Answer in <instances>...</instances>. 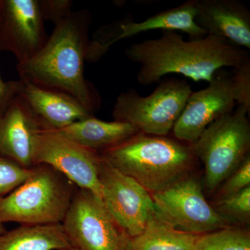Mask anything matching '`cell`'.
<instances>
[{
    "label": "cell",
    "instance_id": "obj_1",
    "mask_svg": "<svg viewBox=\"0 0 250 250\" xmlns=\"http://www.w3.org/2000/svg\"><path fill=\"white\" fill-rule=\"evenodd\" d=\"M126 58L139 65L137 80L149 85L168 74H179L194 82H210L223 67L236 68L250 62V52L223 38L206 36L185 41L174 31H162L159 39L132 44Z\"/></svg>",
    "mask_w": 250,
    "mask_h": 250
},
{
    "label": "cell",
    "instance_id": "obj_2",
    "mask_svg": "<svg viewBox=\"0 0 250 250\" xmlns=\"http://www.w3.org/2000/svg\"><path fill=\"white\" fill-rule=\"evenodd\" d=\"M91 16L80 10L55 26L42 49L17 64L20 80L70 95L91 112L98 109V94L84 77Z\"/></svg>",
    "mask_w": 250,
    "mask_h": 250
},
{
    "label": "cell",
    "instance_id": "obj_3",
    "mask_svg": "<svg viewBox=\"0 0 250 250\" xmlns=\"http://www.w3.org/2000/svg\"><path fill=\"white\" fill-rule=\"evenodd\" d=\"M100 156L151 195L188 177L197 160L192 143L141 132Z\"/></svg>",
    "mask_w": 250,
    "mask_h": 250
},
{
    "label": "cell",
    "instance_id": "obj_4",
    "mask_svg": "<svg viewBox=\"0 0 250 250\" xmlns=\"http://www.w3.org/2000/svg\"><path fill=\"white\" fill-rule=\"evenodd\" d=\"M76 188L75 184L52 166H35L22 185L0 197V223L62 224Z\"/></svg>",
    "mask_w": 250,
    "mask_h": 250
},
{
    "label": "cell",
    "instance_id": "obj_5",
    "mask_svg": "<svg viewBox=\"0 0 250 250\" xmlns=\"http://www.w3.org/2000/svg\"><path fill=\"white\" fill-rule=\"evenodd\" d=\"M250 111L237 106L208 125L192 144L197 159L205 166V184L210 192L250 156Z\"/></svg>",
    "mask_w": 250,
    "mask_h": 250
},
{
    "label": "cell",
    "instance_id": "obj_6",
    "mask_svg": "<svg viewBox=\"0 0 250 250\" xmlns=\"http://www.w3.org/2000/svg\"><path fill=\"white\" fill-rule=\"evenodd\" d=\"M192 93L185 80L171 77L160 81L150 95L142 97L135 90L123 92L113 106L114 121L128 123L139 132L166 136Z\"/></svg>",
    "mask_w": 250,
    "mask_h": 250
},
{
    "label": "cell",
    "instance_id": "obj_7",
    "mask_svg": "<svg viewBox=\"0 0 250 250\" xmlns=\"http://www.w3.org/2000/svg\"><path fill=\"white\" fill-rule=\"evenodd\" d=\"M62 226L77 250H130L131 238L116 223L101 198L77 188Z\"/></svg>",
    "mask_w": 250,
    "mask_h": 250
},
{
    "label": "cell",
    "instance_id": "obj_8",
    "mask_svg": "<svg viewBox=\"0 0 250 250\" xmlns=\"http://www.w3.org/2000/svg\"><path fill=\"white\" fill-rule=\"evenodd\" d=\"M152 197L156 215L174 229L200 236L228 228L226 220L206 200L201 184L191 176Z\"/></svg>",
    "mask_w": 250,
    "mask_h": 250
},
{
    "label": "cell",
    "instance_id": "obj_9",
    "mask_svg": "<svg viewBox=\"0 0 250 250\" xmlns=\"http://www.w3.org/2000/svg\"><path fill=\"white\" fill-rule=\"evenodd\" d=\"M100 182L102 200L110 214L131 238L139 236L155 213L152 195L103 158Z\"/></svg>",
    "mask_w": 250,
    "mask_h": 250
},
{
    "label": "cell",
    "instance_id": "obj_10",
    "mask_svg": "<svg viewBox=\"0 0 250 250\" xmlns=\"http://www.w3.org/2000/svg\"><path fill=\"white\" fill-rule=\"evenodd\" d=\"M34 163L35 166H52L77 188L89 190L102 199L101 156L67 139L59 131L39 133Z\"/></svg>",
    "mask_w": 250,
    "mask_h": 250
},
{
    "label": "cell",
    "instance_id": "obj_11",
    "mask_svg": "<svg viewBox=\"0 0 250 250\" xmlns=\"http://www.w3.org/2000/svg\"><path fill=\"white\" fill-rule=\"evenodd\" d=\"M236 106L232 73L219 70L207 88L190 94L172 128L174 138L195 142L208 125Z\"/></svg>",
    "mask_w": 250,
    "mask_h": 250
},
{
    "label": "cell",
    "instance_id": "obj_12",
    "mask_svg": "<svg viewBox=\"0 0 250 250\" xmlns=\"http://www.w3.org/2000/svg\"><path fill=\"white\" fill-rule=\"evenodd\" d=\"M39 0H1L0 51L14 54L18 63L34 57L47 38Z\"/></svg>",
    "mask_w": 250,
    "mask_h": 250
},
{
    "label": "cell",
    "instance_id": "obj_13",
    "mask_svg": "<svg viewBox=\"0 0 250 250\" xmlns=\"http://www.w3.org/2000/svg\"><path fill=\"white\" fill-rule=\"evenodd\" d=\"M18 97L29 108L41 131H59L93 113L67 94L19 80Z\"/></svg>",
    "mask_w": 250,
    "mask_h": 250
},
{
    "label": "cell",
    "instance_id": "obj_14",
    "mask_svg": "<svg viewBox=\"0 0 250 250\" xmlns=\"http://www.w3.org/2000/svg\"><path fill=\"white\" fill-rule=\"evenodd\" d=\"M195 22L208 36L250 49V11L238 0H197Z\"/></svg>",
    "mask_w": 250,
    "mask_h": 250
},
{
    "label": "cell",
    "instance_id": "obj_15",
    "mask_svg": "<svg viewBox=\"0 0 250 250\" xmlns=\"http://www.w3.org/2000/svg\"><path fill=\"white\" fill-rule=\"evenodd\" d=\"M41 131L29 108L17 96L0 118V156L25 168L34 167L36 141Z\"/></svg>",
    "mask_w": 250,
    "mask_h": 250
},
{
    "label": "cell",
    "instance_id": "obj_16",
    "mask_svg": "<svg viewBox=\"0 0 250 250\" xmlns=\"http://www.w3.org/2000/svg\"><path fill=\"white\" fill-rule=\"evenodd\" d=\"M59 132L70 141L100 154L140 133L128 123L103 121L93 116L75 122Z\"/></svg>",
    "mask_w": 250,
    "mask_h": 250
},
{
    "label": "cell",
    "instance_id": "obj_17",
    "mask_svg": "<svg viewBox=\"0 0 250 250\" xmlns=\"http://www.w3.org/2000/svg\"><path fill=\"white\" fill-rule=\"evenodd\" d=\"M197 0H189L176 7L158 13L142 22L133 20L122 21L121 39L146 31H181L187 33L191 39H201L207 32L195 22Z\"/></svg>",
    "mask_w": 250,
    "mask_h": 250
},
{
    "label": "cell",
    "instance_id": "obj_18",
    "mask_svg": "<svg viewBox=\"0 0 250 250\" xmlns=\"http://www.w3.org/2000/svg\"><path fill=\"white\" fill-rule=\"evenodd\" d=\"M71 247L62 224L21 225L0 235V250H58Z\"/></svg>",
    "mask_w": 250,
    "mask_h": 250
},
{
    "label": "cell",
    "instance_id": "obj_19",
    "mask_svg": "<svg viewBox=\"0 0 250 250\" xmlns=\"http://www.w3.org/2000/svg\"><path fill=\"white\" fill-rule=\"evenodd\" d=\"M198 236L174 229L155 213L144 231L131 238L130 250H192Z\"/></svg>",
    "mask_w": 250,
    "mask_h": 250
},
{
    "label": "cell",
    "instance_id": "obj_20",
    "mask_svg": "<svg viewBox=\"0 0 250 250\" xmlns=\"http://www.w3.org/2000/svg\"><path fill=\"white\" fill-rule=\"evenodd\" d=\"M192 250H250V232L228 227L200 235Z\"/></svg>",
    "mask_w": 250,
    "mask_h": 250
},
{
    "label": "cell",
    "instance_id": "obj_21",
    "mask_svg": "<svg viewBox=\"0 0 250 250\" xmlns=\"http://www.w3.org/2000/svg\"><path fill=\"white\" fill-rule=\"evenodd\" d=\"M215 210L227 223H248L250 218V187L224 198L217 200Z\"/></svg>",
    "mask_w": 250,
    "mask_h": 250
},
{
    "label": "cell",
    "instance_id": "obj_22",
    "mask_svg": "<svg viewBox=\"0 0 250 250\" xmlns=\"http://www.w3.org/2000/svg\"><path fill=\"white\" fill-rule=\"evenodd\" d=\"M32 167L25 168L17 163L0 156V197L22 185L31 175Z\"/></svg>",
    "mask_w": 250,
    "mask_h": 250
},
{
    "label": "cell",
    "instance_id": "obj_23",
    "mask_svg": "<svg viewBox=\"0 0 250 250\" xmlns=\"http://www.w3.org/2000/svg\"><path fill=\"white\" fill-rule=\"evenodd\" d=\"M218 198H224L250 187V156H248L238 168L223 182Z\"/></svg>",
    "mask_w": 250,
    "mask_h": 250
},
{
    "label": "cell",
    "instance_id": "obj_24",
    "mask_svg": "<svg viewBox=\"0 0 250 250\" xmlns=\"http://www.w3.org/2000/svg\"><path fill=\"white\" fill-rule=\"evenodd\" d=\"M232 80L237 106H243L250 111V62L233 68Z\"/></svg>",
    "mask_w": 250,
    "mask_h": 250
},
{
    "label": "cell",
    "instance_id": "obj_25",
    "mask_svg": "<svg viewBox=\"0 0 250 250\" xmlns=\"http://www.w3.org/2000/svg\"><path fill=\"white\" fill-rule=\"evenodd\" d=\"M39 3L44 21H50L55 26L63 22L72 12L73 1L70 0H41Z\"/></svg>",
    "mask_w": 250,
    "mask_h": 250
},
{
    "label": "cell",
    "instance_id": "obj_26",
    "mask_svg": "<svg viewBox=\"0 0 250 250\" xmlns=\"http://www.w3.org/2000/svg\"><path fill=\"white\" fill-rule=\"evenodd\" d=\"M20 80L5 82L0 75V118L4 114L11 103L17 98Z\"/></svg>",
    "mask_w": 250,
    "mask_h": 250
},
{
    "label": "cell",
    "instance_id": "obj_27",
    "mask_svg": "<svg viewBox=\"0 0 250 250\" xmlns=\"http://www.w3.org/2000/svg\"><path fill=\"white\" fill-rule=\"evenodd\" d=\"M6 231V230L4 228V224L0 223V235L4 233Z\"/></svg>",
    "mask_w": 250,
    "mask_h": 250
},
{
    "label": "cell",
    "instance_id": "obj_28",
    "mask_svg": "<svg viewBox=\"0 0 250 250\" xmlns=\"http://www.w3.org/2000/svg\"><path fill=\"white\" fill-rule=\"evenodd\" d=\"M58 250H77L75 248H72V247H68V248H62Z\"/></svg>",
    "mask_w": 250,
    "mask_h": 250
},
{
    "label": "cell",
    "instance_id": "obj_29",
    "mask_svg": "<svg viewBox=\"0 0 250 250\" xmlns=\"http://www.w3.org/2000/svg\"><path fill=\"white\" fill-rule=\"evenodd\" d=\"M1 0H0V6H1Z\"/></svg>",
    "mask_w": 250,
    "mask_h": 250
}]
</instances>
